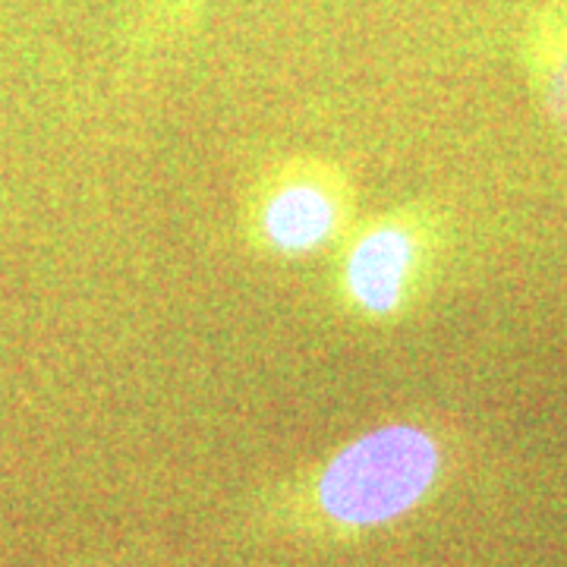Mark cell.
<instances>
[{
  "label": "cell",
  "instance_id": "obj_1",
  "mask_svg": "<svg viewBox=\"0 0 567 567\" xmlns=\"http://www.w3.org/2000/svg\"><path fill=\"white\" fill-rule=\"evenodd\" d=\"M445 249L435 212L406 205L344 234L334 262V293L347 316L369 324L404 319L432 287Z\"/></svg>",
  "mask_w": 567,
  "mask_h": 567
},
{
  "label": "cell",
  "instance_id": "obj_2",
  "mask_svg": "<svg viewBox=\"0 0 567 567\" xmlns=\"http://www.w3.org/2000/svg\"><path fill=\"white\" fill-rule=\"evenodd\" d=\"M442 466L435 439L416 425H382L341 447L319 476L316 498L334 524L379 527L420 505Z\"/></svg>",
  "mask_w": 567,
  "mask_h": 567
},
{
  "label": "cell",
  "instance_id": "obj_3",
  "mask_svg": "<svg viewBox=\"0 0 567 567\" xmlns=\"http://www.w3.org/2000/svg\"><path fill=\"white\" fill-rule=\"evenodd\" d=\"M350 215L353 189L341 167L319 158H290L249 189L244 237L268 259H306L341 244Z\"/></svg>",
  "mask_w": 567,
  "mask_h": 567
},
{
  "label": "cell",
  "instance_id": "obj_4",
  "mask_svg": "<svg viewBox=\"0 0 567 567\" xmlns=\"http://www.w3.org/2000/svg\"><path fill=\"white\" fill-rule=\"evenodd\" d=\"M524 66L548 130L567 145V3H546L529 20Z\"/></svg>",
  "mask_w": 567,
  "mask_h": 567
}]
</instances>
